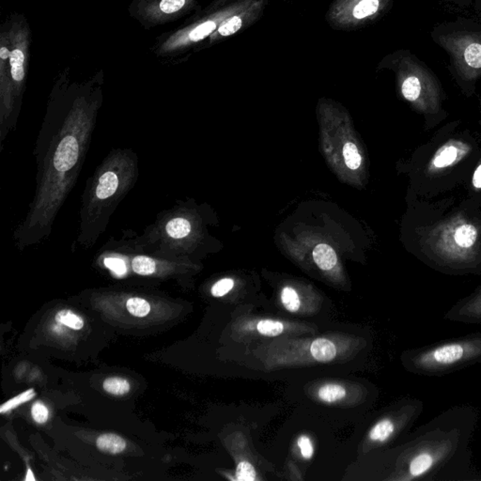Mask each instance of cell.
<instances>
[{"label": "cell", "mask_w": 481, "mask_h": 481, "mask_svg": "<svg viewBox=\"0 0 481 481\" xmlns=\"http://www.w3.org/2000/svg\"><path fill=\"white\" fill-rule=\"evenodd\" d=\"M99 109L97 100L84 98L59 100L47 109L33 151L37 165L34 196L13 233L19 250L50 237L57 215L84 167Z\"/></svg>", "instance_id": "cell-1"}, {"label": "cell", "mask_w": 481, "mask_h": 481, "mask_svg": "<svg viewBox=\"0 0 481 481\" xmlns=\"http://www.w3.org/2000/svg\"><path fill=\"white\" fill-rule=\"evenodd\" d=\"M478 419L475 406L456 405L420 426L398 449L395 478L478 481L470 447Z\"/></svg>", "instance_id": "cell-2"}, {"label": "cell", "mask_w": 481, "mask_h": 481, "mask_svg": "<svg viewBox=\"0 0 481 481\" xmlns=\"http://www.w3.org/2000/svg\"><path fill=\"white\" fill-rule=\"evenodd\" d=\"M138 176V157L132 149H112L107 154L86 182L73 251L88 250L96 245L116 209L137 185Z\"/></svg>", "instance_id": "cell-3"}, {"label": "cell", "mask_w": 481, "mask_h": 481, "mask_svg": "<svg viewBox=\"0 0 481 481\" xmlns=\"http://www.w3.org/2000/svg\"><path fill=\"white\" fill-rule=\"evenodd\" d=\"M137 247L161 258L184 261L194 252L201 239V217L191 201H176L160 212L142 234L128 229Z\"/></svg>", "instance_id": "cell-4"}, {"label": "cell", "mask_w": 481, "mask_h": 481, "mask_svg": "<svg viewBox=\"0 0 481 481\" xmlns=\"http://www.w3.org/2000/svg\"><path fill=\"white\" fill-rule=\"evenodd\" d=\"M433 43L446 52L449 70L464 90H472L481 76V18L443 22L431 32Z\"/></svg>", "instance_id": "cell-5"}, {"label": "cell", "mask_w": 481, "mask_h": 481, "mask_svg": "<svg viewBox=\"0 0 481 481\" xmlns=\"http://www.w3.org/2000/svg\"><path fill=\"white\" fill-rule=\"evenodd\" d=\"M405 369L414 374L442 377L481 363V332L407 351Z\"/></svg>", "instance_id": "cell-6"}, {"label": "cell", "mask_w": 481, "mask_h": 481, "mask_svg": "<svg viewBox=\"0 0 481 481\" xmlns=\"http://www.w3.org/2000/svg\"><path fill=\"white\" fill-rule=\"evenodd\" d=\"M400 74V91L405 100L422 103L438 97V79L431 69L410 52H405L398 60Z\"/></svg>", "instance_id": "cell-7"}, {"label": "cell", "mask_w": 481, "mask_h": 481, "mask_svg": "<svg viewBox=\"0 0 481 481\" xmlns=\"http://www.w3.org/2000/svg\"><path fill=\"white\" fill-rule=\"evenodd\" d=\"M444 319L468 325H481V287L469 297L458 301L447 311Z\"/></svg>", "instance_id": "cell-8"}, {"label": "cell", "mask_w": 481, "mask_h": 481, "mask_svg": "<svg viewBox=\"0 0 481 481\" xmlns=\"http://www.w3.org/2000/svg\"><path fill=\"white\" fill-rule=\"evenodd\" d=\"M313 259L318 267L323 271L333 269L338 262L336 252L330 245L326 244L318 245L314 248Z\"/></svg>", "instance_id": "cell-9"}, {"label": "cell", "mask_w": 481, "mask_h": 481, "mask_svg": "<svg viewBox=\"0 0 481 481\" xmlns=\"http://www.w3.org/2000/svg\"><path fill=\"white\" fill-rule=\"evenodd\" d=\"M311 352L315 360L327 363L336 358L337 349L334 344L329 339H318L312 342Z\"/></svg>", "instance_id": "cell-10"}, {"label": "cell", "mask_w": 481, "mask_h": 481, "mask_svg": "<svg viewBox=\"0 0 481 481\" xmlns=\"http://www.w3.org/2000/svg\"><path fill=\"white\" fill-rule=\"evenodd\" d=\"M97 447L102 452L109 453V454H118L123 452L126 447V442L123 438L113 433H107L101 435L96 442Z\"/></svg>", "instance_id": "cell-11"}, {"label": "cell", "mask_w": 481, "mask_h": 481, "mask_svg": "<svg viewBox=\"0 0 481 481\" xmlns=\"http://www.w3.org/2000/svg\"><path fill=\"white\" fill-rule=\"evenodd\" d=\"M318 397L323 402L334 403L344 399L346 397V391L341 384H326L320 386Z\"/></svg>", "instance_id": "cell-12"}, {"label": "cell", "mask_w": 481, "mask_h": 481, "mask_svg": "<svg viewBox=\"0 0 481 481\" xmlns=\"http://www.w3.org/2000/svg\"><path fill=\"white\" fill-rule=\"evenodd\" d=\"M477 232L474 226L463 224L454 232V240L459 247L471 248L477 240Z\"/></svg>", "instance_id": "cell-13"}, {"label": "cell", "mask_w": 481, "mask_h": 481, "mask_svg": "<svg viewBox=\"0 0 481 481\" xmlns=\"http://www.w3.org/2000/svg\"><path fill=\"white\" fill-rule=\"evenodd\" d=\"M461 151L454 145H447L438 151V156L433 160L435 168H445L454 164L460 156Z\"/></svg>", "instance_id": "cell-14"}, {"label": "cell", "mask_w": 481, "mask_h": 481, "mask_svg": "<svg viewBox=\"0 0 481 481\" xmlns=\"http://www.w3.org/2000/svg\"><path fill=\"white\" fill-rule=\"evenodd\" d=\"M55 319H56L57 323L74 329V330H80V329L84 327V320L79 315L74 313L73 311H69V309H62V311L57 312Z\"/></svg>", "instance_id": "cell-15"}, {"label": "cell", "mask_w": 481, "mask_h": 481, "mask_svg": "<svg viewBox=\"0 0 481 481\" xmlns=\"http://www.w3.org/2000/svg\"><path fill=\"white\" fill-rule=\"evenodd\" d=\"M104 389L107 393L121 396L128 393L130 391L129 381L121 377H111L104 381Z\"/></svg>", "instance_id": "cell-16"}, {"label": "cell", "mask_w": 481, "mask_h": 481, "mask_svg": "<svg viewBox=\"0 0 481 481\" xmlns=\"http://www.w3.org/2000/svg\"><path fill=\"white\" fill-rule=\"evenodd\" d=\"M281 302L287 311L297 312L301 306V301L297 292L291 287H285L281 292Z\"/></svg>", "instance_id": "cell-17"}, {"label": "cell", "mask_w": 481, "mask_h": 481, "mask_svg": "<svg viewBox=\"0 0 481 481\" xmlns=\"http://www.w3.org/2000/svg\"><path fill=\"white\" fill-rule=\"evenodd\" d=\"M127 309L133 316L135 317H145L147 316L151 311V306L147 300L143 299L140 297H131L127 300Z\"/></svg>", "instance_id": "cell-18"}, {"label": "cell", "mask_w": 481, "mask_h": 481, "mask_svg": "<svg viewBox=\"0 0 481 481\" xmlns=\"http://www.w3.org/2000/svg\"><path fill=\"white\" fill-rule=\"evenodd\" d=\"M342 153H344L345 164L350 170H356L360 167L362 157L355 144L352 142L345 144Z\"/></svg>", "instance_id": "cell-19"}, {"label": "cell", "mask_w": 481, "mask_h": 481, "mask_svg": "<svg viewBox=\"0 0 481 481\" xmlns=\"http://www.w3.org/2000/svg\"><path fill=\"white\" fill-rule=\"evenodd\" d=\"M257 330L264 336L278 337L283 333L284 325L278 320H262L257 323Z\"/></svg>", "instance_id": "cell-20"}, {"label": "cell", "mask_w": 481, "mask_h": 481, "mask_svg": "<svg viewBox=\"0 0 481 481\" xmlns=\"http://www.w3.org/2000/svg\"><path fill=\"white\" fill-rule=\"evenodd\" d=\"M380 8V0H362L353 9V16L363 19L377 13Z\"/></svg>", "instance_id": "cell-21"}, {"label": "cell", "mask_w": 481, "mask_h": 481, "mask_svg": "<svg viewBox=\"0 0 481 481\" xmlns=\"http://www.w3.org/2000/svg\"><path fill=\"white\" fill-rule=\"evenodd\" d=\"M235 480L243 481H254L257 480V473L252 464L247 461L238 463Z\"/></svg>", "instance_id": "cell-22"}, {"label": "cell", "mask_w": 481, "mask_h": 481, "mask_svg": "<svg viewBox=\"0 0 481 481\" xmlns=\"http://www.w3.org/2000/svg\"><path fill=\"white\" fill-rule=\"evenodd\" d=\"M215 27H217V26H215L214 22H205V23L200 25V26L196 27L195 29H193L192 32H191L189 34L190 40L193 41L203 40L204 38L214 32Z\"/></svg>", "instance_id": "cell-23"}, {"label": "cell", "mask_w": 481, "mask_h": 481, "mask_svg": "<svg viewBox=\"0 0 481 481\" xmlns=\"http://www.w3.org/2000/svg\"><path fill=\"white\" fill-rule=\"evenodd\" d=\"M234 281L231 278H223L217 281L212 287L211 292L212 297H222L228 294L233 289Z\"/></svg>", "instance_id": "cell-24"}, {"label": "cell", "mask_w": 481, "mask_h": 481, "mask_svg": "<svg viewBox=\"0 0 481 481\" xmlns=\"http://www.w3.org/2000/svg\"><path fill=\"white\" fill-rule=\"evenodd\" d=\"M34 396V391H33V389H30V391H27L25 392V393L19 395V396L13 398V399L5 403V405L1 406V410L0 411L4 414L5 412L12 410V409L18 407V406L22 405V403L27 402V400H32Z\"/></svg>", "instance_id": "cell-25"}, {"label": "cell", "mask_w": 481, "mask_h": 481, "mask_svg": "<svg viewBox=\"0 0 481 481\" xmlns=\"http://www.w3.org/2000/svg\"><path fill=\"white\" fill-rule=\"evenodd\" d=\"M32 414L33 419L39 424H43L47 421L49 416L48 409L41 402H36L33 405L32 408Z\"/></svg>", "instance_id": "cell-26"}, {"label": "cell", "mask_w": 481, "mask_h": 481, "mask_svg": "<svg viewBox=\"0 0 481 481\" xmlns=\"http://www.w3.org/2000/svg\"><path fill=\"white\" fill-rule=\"evenodd\" d=\"M240 27H242V20L238 16H233L231 20L221 26L218 32L222 36H229L236 33L240 29Z\"/></svg>", "instance_id": "cell-27"}, {"label": "cell", "mask_w": 481, "mask_h": 481, "mask_svg": "<svg viewBox=\"0 0 481 481\" xmlns=\"http://www.w3.org/2000/svg\"><path fill=\"white\" fill-rule=\"evenodd\" d=\"M297 446L299 447L301 454H302L304 458L306 459V460L312 458V456L314 454V449L313 445H312V442L309 436H300L297 440Z\"/></svg>", "instance_id": "cell-28"}, {"label": "cell", "mask_w": 481, "mask_h": 481, "mask_svg": "<svg viewBox=\"0 0 481 481\" xmlns=\"http://www.w3.org/2000/svg\"><path fill=\"white\" fill-rule=\"evenodd\" d=\"M185 0H162L160 9L165 13L178 12L184 6Z\"/></svg>", "instance_id": "cell-29"}, {"label": "cell", "mask_w": 481, "mask_h": 481, "mask_svg": "<svg viewBox=\"0 0 481 481\" xmlns=\"http://www.w3.org/2000/svg\"><path fill=\"white\" fill-rule=\"evenodd\" d=\"M11 74L13 81L20 83L23 81L25 77V70L23 65H15L11 66Z\"/></svg>", "instance_id": "cell-30"}, {"label": "cell", "mask_w": 481, "mask_h": 481, "mask_svg": "<svg viewBox=\"0 0 481 481\" xmlns=\"http://www.w3.org/2000/svg\"><path fill=\"white\" fill-rule=\"evenodd\" d=\"M25 60V56L23 52L19 50V49H15L12 52L10 57L11 66L15 65H23Z\"/></svg>", "instance_id": "cell-31"}, {"label": "cell", "mask_w": 481, "mask_h": 481, "mask_svg": "<svg viewBox=\"0 0 481 481\" xmlns=\"http://www.w3.org/2000/svg\"><path fill=\"white\" fill-rule=\"evenodd\" d=\"M453 6L461 8V9H467V8L473 6V1L474 0H442Z\"/></svg>", "instance_id": "cell-32"}, {"label": "cell", "mask_w": 481, "mask_h": 481, "mask_svg": "<svg viewBox=\"0 0 481 481\" xmlns=\"http://www.w3.org/2000/svg\"><path fill=\"white\" fill-rule=\"evenodd\" d=\"M473 185L477 189H481V165H478L473 175Z\"/></svg>", "instance_id": "cell-33"}, {"label": "cell", "mask_w": 481, "mask_h": 481, "mask_svg": "<svg viewBox=\"0 0 481 481\" xmlns=\"http://www.w3.org/2000/svg\"><path fill=\"white\" fill-rule=\"evenodd\" d=\"M11 52L9 51V49L6 48V47H2L1 49H0V57H1L2 60H8V57H11Z\"/></svg>", "instance_id": "cell-34"}, {"label": "cell", "mask_w": 481, "mask_h": 481, "mask_svg": "<svg viewBox=\"0 0 481 481\" xmlns=\"http://www.w3.org/2000/svg\"><path fill=\"white\" fill-rule=\"evenodd\" d=\"M473 7H474L477 15H481V0H474L473 1Z\"/></svg>", "instance_id": "cell-35"}, {"label": "cell", "mask_w": 481, "mask_h": 481, "mask_svg": "<svg viewBox=\"0 0 481 481\" xmlns=\"http://www.w3.org/2000/svg\"><path fill=\"white\" fill-rule=\"evenodd\" d=\"M478 481H481V473H480V477H478Z\"/></svg>", "instance_id": "cell-36"}]
</instances>
